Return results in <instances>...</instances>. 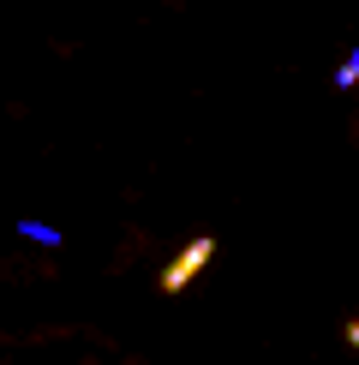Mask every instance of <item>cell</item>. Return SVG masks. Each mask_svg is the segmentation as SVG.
Here are the masks:
<instances>
[{"label": "cell", "instance_id": "cell-1", "mask_svg": "<svg viewBox=\"0 0 359 365\" xmlns=\"http://www.w3.org/2000/svg\"><path fill=\"white\" fill-rule=\"evenodd\" d=\"M209 257H216V234H198V240H186V246H180L174 257H168V269H162V294H186V282L198 276V269L209 264Z\"/></svg>", "mask_w": 359, "mask_h": 365}, {"label": "cell", "instance_id": "cell-2", "mask_svg": "<svg viewBox=\"0 0 359 365\" xmlns=\"http://www.w3.org/2000/svg\"><path fill=\"white\" fill-rule=\"evenodd\" d=\"M19 234H24V240H42L48 252L60 246V227H48V222H19Z\"/></svg>", "mask_w": 359, "mask_h": 365}, {"label": "cell", "instance_id": "cell-3", "mask_svg": "<svg viewBox=\"0 0 359 365\" xmlns=\"http://www.w3.org/2000/svg\"><path fill=\"white\" fill-rule=\"evenodd\" d=\"M335 84H341V90H348V84H359V48H353V54L335 66Z\"/></svg>", "mask_w": 359, "mask_h": 365}, {"label": "cell", "instance_id": "cell-4", "mask_svg": "<svg viewBox=\"0 0 359 365\" xmlns=\"http://www.w3.org/2000/svg\"><path fill=\"white\" fill-rule=\"evenodd\" d=\"M348 341H353V347H359V317H348Z\"/></svg>", "mask_w": 359, "mask_h": 365}]
</instances>
